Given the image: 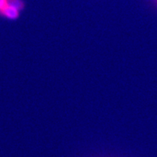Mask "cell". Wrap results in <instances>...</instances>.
<instances>
[{
    "label": "cell",
    "mask_w": 157,
    "mask_h": 157,
    "mask_svg": "<svg viewBox=\"0 0 157 157\" xmlns=\"http://www.w3.org/2000/svg\"><path fill=\"white\" fill-rule=\"evenodd\" d=\"M7 5L15 8L18 11L23 8V2L21 0H7Z\"/></svg>",
    "instance_id": "obj_2"
},
{
    "label": "cell",
    "mask_w": 157,
    "mask_h": 157,
    "mask_svg": "<svg viewBox=\"0 0 157 157\" xmlns=\"http://www.w3.org/2000/svg\"><path fill=\"white\" fill-rule=\"evenodd\" d=\"M7 5V0H0V10Z\"/></svg>",
    "instance_id": "obj_3"
},
{
    "label": "cell",
    "mask_w": 157,
    "mask_h": 157,
    "mask_svg": "<svg viewBox=\"0 0 157 157\" xmlns=\"http://www.w3.org/2000/svg\"><path fill=\"white\" fill-rule=\"evenodd\" d=\"M1 12L5 17L10 18V19H15L18 18V14H19L18 10H16L15 8L12 7L9 5H6L2 10H1Z\"/></svg>",
    "instance_id": "obj_1"
}]
</instances>
